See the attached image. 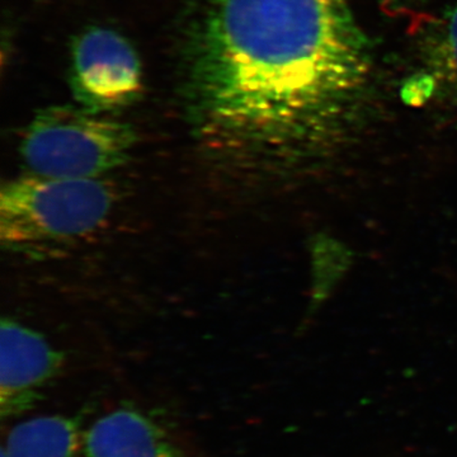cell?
<instances>
[{"instance_id": "1", "label": "cell", "mask_w": 457, "mask_h": 457, "mask_svg": "<svg viewBox=\"0 0 457 457\" xmlns=\"http://www.w3.org/2000/svg\"><path fill=\"white\" fill-rule=\"evenodd\" d=\"M375 71L350 0H198L186 116L204 155L245 176L348 125Z\"/></svg>"}, {"instance_id": "2", "label": "cell", "mask_w": 457, "mask_h": 457, "mask_svg": "<svg viewBox=\"0 0 457 457\" xmlns=\"http://www.w3.org/2000/svg\"><path fill=\"white\" fill-rule=\"evenodd\" d=\"M116 204L104 179L25 176L0 189V243L13 253H41L101 230Z\"/></svg>"}, {"instance_id": "3", "label": "cell", "mask_w": 457, "mask_h": 457, "mask_svg": "<svg viewBox=\"0 0 457 457\" xmlns=\"http://www.w3.org/2000/svg\"><path fill=\"white\" fill-rule=\"evenodd\" d=\"M137 143L130 123L79 106H53L35 114L20 153L36 176L95 179L128 163Z\"/></svg>"}, {"instance_id": "4", "label": "cell", "mask_w": 457, "mask_h": 457, "mask_svg": "<svg viewBox=\"0 0 457 457\" xmlns=\"http://www.w3.org/2000/svg\"><path fill=\"white\" fill-rule=\"evenodd\" d=\"M69 82L84 110L99 114L122 110L143 92L140 57L121 33L89 27L74 38Z\"/></svg>"}, {"instance_id": "5", "label": "cell", "mask_w": 457, "mask_h": 457, "mask_svg": "<svg viewBox=\"0 0 457 457\" xmlns=\"http://www.w3.org/2000/svg\"><path fill=\"white\" fill-rule=\"evenodd\" d=\"M64 356L41 333L4 318L0 324V413L31 411L62 371Z\"/></svg>"}, {"instance_id": "6", "label": "cell", "mask_w": 457, "mask_h": 457, "mask_svg": "<svg viewBox=\"0 0 457 457\" xmlns=\"http://www.w3.org/2000/svg\"><path fill=\"white\" fill-rule=\"evenodd\" d=\"M87 457H186L163 427L143 411L116 408L84 432Z\"/></svg>"}, {"instance_id": "7", "label": "cell", "mask_w": 457, "mask_h": 457, "mask_svg": "<svg viewBox=\"0 0 457 457\" xmlns=\"http://www.w3.org/2000/svg\"><path fill=\"white\" fill-rule=\"evenodd\" d=\"M418 20V73L407 88L411 96L457 92V4L438 16Z\"/></svg>"}, {"instance_id": "8", "label": "cell", "mask_w": 457, "mask_h": 457, "mask_svg": "<svg viewBox=\"0 0 457 457\" xmlns=\"http://www.w3.org/2000/svg\"><path fill=\"white\" fill-rule=\"evenodd\" d=\"M2 457H87L84 432L60 414L29 418L8 432Z\"/></svg>"}, {"instance_id": "9", "label": "cell", "mask_w": 457, "mask_h": 457, "mask_svg": "<svg viewBox=\"0 0 457 457\" xmlns=\"http://www.w3.org/2000/svg\"><path fill=\"white\" fill-rule=\"evenodd\" d=\"M429 2L431 0H378L381 8L389 16L402 17L414 14L416 21Z\"/></svg>"}]
</instances>
